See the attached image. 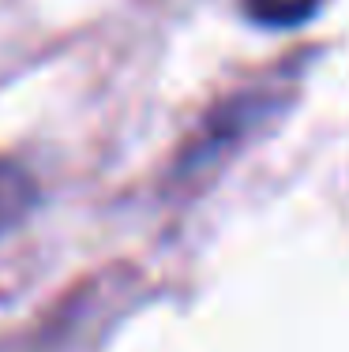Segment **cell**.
<instances>
[{
	"label": "cell",
	"instance_id": "1",
	"mask_svg": "<svg viewBox=\"0 0 349 352\" xmlns=\"http://www.w3.org/2000/svg\"><path fill=\"white\" fill-rule=\"evenodd\" d=\"M38 203V184L30 169H23L12 157H0V236L23 225Z\"/></svg>",
	"mask_w": 349,
	"mask_h": 352
},
{
	"label": "cell",
	"instance_id": "2",
	"mask_svg": "<svg viewBox=\"0 0 349 352\" xmlns=\"http://www.w3.org/2000/svg\"><path fill=\"white\" fill-rule=\"evenodd\" d=\"M319 0H248V15L260 27H301L312 19Z\"/></svg>",
	"mask_w": 349,
	"mask_h": 352
}]
</instances>
